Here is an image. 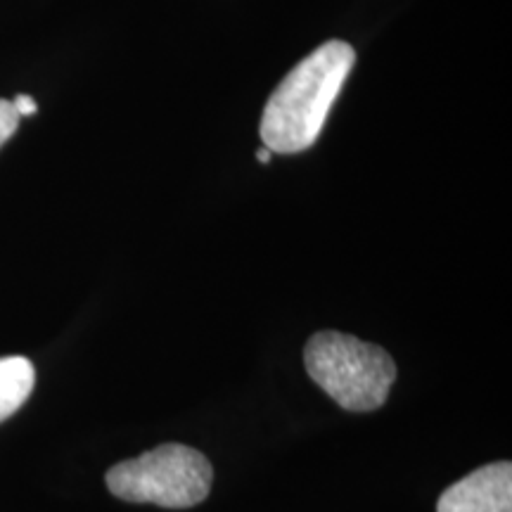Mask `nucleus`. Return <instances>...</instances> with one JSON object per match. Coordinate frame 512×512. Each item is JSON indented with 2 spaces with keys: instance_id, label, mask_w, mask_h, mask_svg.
<instances>
[{
  "instance_id": "obj_3",
  "label": "nucleus",
  "mask_w": 512,
  "mask_h": 512,
  "mask_svg": "<svg viewBox=\"0 0 512 512\" xmlns=\"http://www.w3.org/2000/svg\"><path fill=\"white\" fill-rule=\"evenodd\" d=\"M211 479L209 460L183 444L157 446L107 472V486L121 501L155 503L171 510L200 505L209 496Z\"/></svg>"
},
{
  "instance_id": "obj_5",
  "label": "nucleus",
  "mask_w": 512,
  "mask_h": 512,
  "mask_svg": "<svg viewBox=\"0 0 512 512\" xmlns=\"http://www.w3.org/2000/svg\"><path fill=\"white\" fill-rule=\"evenodd\" d=\"M36 370L29 358L5 356L0 358V422L15 415L34 392Z\"/></svg>"
},
{
  "instance_id": "obj_1",
  "label": "nucleus",
  "mask_w": 512,
  "mask_h": 512,
  "mask_svg": "<svg viewBox=\"0 0 512 512\" xmlns=\"http://www.w3.org/2000/svg\"><path fill=\"white\" fill-rule=\"evenodd\" d=\"M354 64L349 43L328 41L285 76L261 117V140L273 155H297L316 143Z\"/></svg>"
},
{
  "instance_id": "obj_6",
  "label": "nucleus",
  "mask_w": 512,
  "mask_h": 512,
  "mask_svg": "<svg viewBox=\"0 0 512 512\" xmlns=\"http://www.w3.org/2000/svg\"><path fill=\"white\" fill-rule=\"evenodd\" d=\"M19 126V114L12 105V100H0V145L12 138V133Z\"/></svg>"
},
{
  "instance_id": "obj_7",
  "label": "nucleus",
  "mask_w": 512,
  "mask_h": 512,
  "mask_svg": "<svg viewBox=\"0 0 512 512\" xmlns=\"http://www.w3.org/2000/svg\"><path fill=\"white\" fill-rule=\"evenodd\" d=\"M12 105H15L19 117H31V114H36L38 110L36 100L31 98V95H17V98L12 100Z\"/></svg>"
},
{
  "instance_id": "obj_4",
  "label": "nucleus",
  "mask_w": 512,
  "mask_h": 512,
  "mask_svg": "<svg viewBox=\"0 0 512 512\" xmlns=\"http://www.w3.org/2000/svg\"><path fill=\"white\" fill-rule=\"evenodd\" d=\"M437 512H512V465H484L448 486Z\"/></svg>"
},
{
  "instance_id": "obj_2",
  "label": "nucleus",
  "mask_w": 512,
  "mask_h": 512,
  "mask_svg": "<svg viewBox=\"0 0 512 512\" xmlns=\"http://www.w3.org/2000/svg\"><path fill=\"white\" fill-rule=\"evenodd\" d=\"M306 373L344 411L370 413L387 401L396 366L387 351L342 332H318L304 349Z\"/></svg>"
},
{
  "instance_id": "obj_8",
  "label": "nucleus",
  "mask_w": 512,
  "mask_h": 512,
  "mask_svg": "<svg viewBox=\"0 0 512 512\" xmlns=\"http://www.w3.org/2000/svg\"><path fill=\"white\" fill-rule=\"evenodd\" d=\"M271 157H273V152L268 150V147H261V150L256 152V159H259L261 164H268V162H271Z\"/></svg>"
}]
</instances>
